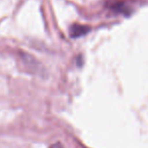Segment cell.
Here are the masks:
<instances>
[{"label": "cell", "instance_id": "7a4b0ae2", "mask_svg": "<svg viewBox=\"0 0 148 148\" xmlns=\"http://www.w3.org/2000/svg\"><path fill=\"white\" fill-rule=\"evenodd\" d=\"M49 148H64V147L62 146V144H60V143H56V144L51 145Z\"/></svg>", "mask_w": 148, "mask_h": 148}, {"label": "cell", "instance_id": "6da1fadb", "mask_svg": "<svg viewBox=\"0 0 148 148\" xmlns=\"http://www.w3.org/2000/svg\"><path fill=\"white\" fill-rule=\"evenodd\" d=\"M89 29L86 27V26H83V25H78V24H75L71 27L70 33L73 37H78L81 36V35L85 34Z\"/></svg>", "mask_w": 148, "mask_h": 148}]
</instances>
